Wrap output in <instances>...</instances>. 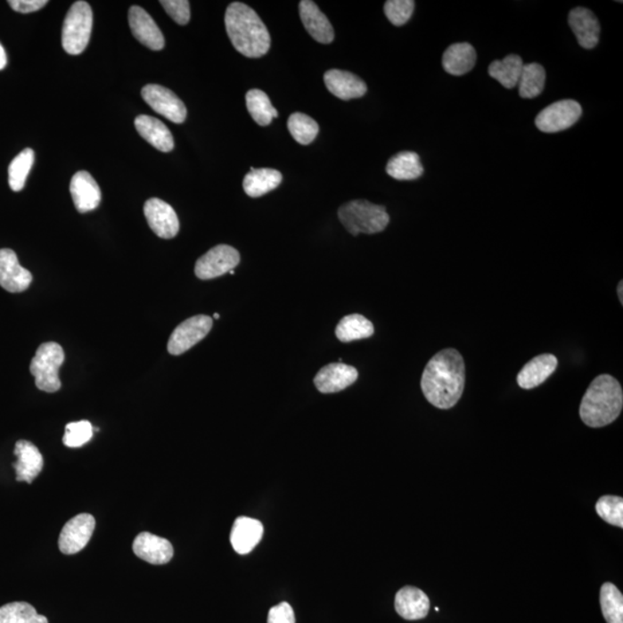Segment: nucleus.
Masks as SVG:
<instances>
[{
	"label": "nucleus",
	"instance_id": "1",
	"mask_svg": "<svg viewBox=\"0 0 623 623\" xmlns=\"http://www.w3.org/2000/svg\"><path fill=\"white\" fill-rule=\"evenodd\" d=\"M464 385V359L455 348H445L434 355L422 376V393L438 409L455 406L463 394Z\"/></svg>",
	"mask_w": 623,
	"mask_h": 623
},
{
	"label": "nucleus",
	"instance_id": "2",
	"mask_svg": "<svg viewBox=\"0 0 623 623\" xmlns=\"http://www.w3.org/2000/svg\"><path fill=\"white\" fill-rule=\"evenodd\" d=\"M225 29L234 49L248 58L268 53L270 35L257 12L245 4H230L225 12Z\"/></svg>",
	"mask_w": 623,
	"mask_h": 623
},
{
	"label": "nucleus",
	"instance_id": "3",
	"mask_svg": "<svg viewBox=\"0 0 623 623\" xmlns=\"http://www.w3.org/2000/svg\"><path fill=\"white\" fill-rule=\"evenodd\" d=\"M623 407V391L620 383L612 375L597 376L584 394L579 415L584 424L598 429L612 424Z\"/></svg>",
	"mask_w": 623,
	"mask_h": 623
},
{
	"label": "nucleus",
	"instance_id": "4",
	"mask_svg": "<svg viewBox=\"0 0 623 623\" xmlns=\"http://www.w3.org/2000/svg\"><path fill=\"white\" fill-rule=\"evenodd\" d=\"M339 218L352 236L382 233L390 221L386 207L374 205L367 200H354L344 203L340 207Z\"/></svg>",
	"mask_w": 623,
	"mask_h": 623
},
{
	"label": "nucleus",
	"instance_id": "5",
	"mask_svg": "<svg viewBox=\"0 0 623 623\" xmlns=\"http://www.w3.org/2000/svg\"><path fill=\"white\" fill-rule=\"evenodd\" d=\"M93 29V11L88 3L76 2L70 6L62 25V48L77 56L87 48Z\"/></svg>",
	"mask_w": 623,
	"mask_h": 623
},
{
	"label": "nucleus",
	"instance_id": "6",
	"mask_svg": "<svg viewBox=\"0 0 623 623\" xmlns=\"http://www.w3.org/2000/svg\"><path fill=\"white\" fill-rule=\"evenodd\" d=\"M65 354L58 343H43L30 363L31 374L38 389L45 393H56L61 388L60 368L64 363Z\"/></svg>",
	"mask_w": 623,
	"mask_h": 623
},
{
	"label": "nucleus",
	"instance_id": "7",
	"mask_svg": "<svg viewBox=\"0 0 623 623\" xmlns=\"http://www.w3.org/2000/svg\"><path fill=\"white\" fill-rule=\"evenodd\" d=\"M582 107L574 100H562L548 105L536 117V127L544 133H558L574 127L581 119Z\"/></svg>",
	"mask_w": 623,
	"mask_h": 623
},
{
	"label": "nucleus",
	"instance_id": "8",
	"mask_svg": "<svg viewBox=\"0 0 623 623\" xmlns=\"http://www.w3.org/2000/svg\"><path fill=\"white\" fill-rule=\"evenodd\" d=\"M241 262V254L229 245H217L208 250L195 264V275L200 280H213L225 275L237 267Z\"/></svg>",
	"mask_w": 623,
	"mask_h": 623
},
{
	"label": "nucleus",
	"instance_id": "9",
	"mask_svg": "<svg viewBox=\"0 0 623 623\" xmlns=\"http://www.w3.org/2000/svg\"><path fill=\"white\" fill-rule=\"evenodd\" d=\"M213 319L207 316H195L180 324L168 340V351L172 356L183 355L209 334Z\"/></svg>",
	"mask_w": 623,
	"mask_h": 623
},
{
	"label": "nucleus",
	"instance_id": "10",
	"mask_svg": "<svg viewBox=\"0 0 623 623\" xmlns=\"http://www.w3.org/2000/svg\"><path fill=\"white\" fill-rule=\"evenodd\" d=\"M141 95L149 107L172 123L183 124L186 120L185 104L170 89L160 85H147L141 90Z\"/></svg>",
	"mask_w": 623,
	"mask_h": 623
},
{
	"label": "nucleus",
	"instance_id": "11",
	"mask_svg": "<svg viewBox=\"0 0 623 623\" xmlns=\"http://www.w3.org/2000/svg\"><path fill=\"white\" fill-rule=\"evenodd\" d=\"M96 521L93 515L74 516L64 525L58 540L61 553L72 555L79 553L89 543L95 530Z\"/></svg>",
	"mask_w": 623,
	"mask_h": 623
},
{
	"label": "nucleus",
	"instance_id": "12",
	"mask_svg": "<svg viewBox=\"0 0 623 623\" xmlns=\"http://www.w3.org/2000/svg\"><path fill=\"white\" fill-rule=\"evenodd\" d=\"M143 211L149 228L154 231L156 236L163 239L177 236L179 219L174 208L168 203L158 198H152L144 203Z\"/></svg>",
	"mask_w": 623,
	"mask_h": 623
},
{
	"label": "nucleus",
	"instance_id": "13",
	"mask_svg": "<svg viewBox=\"0 0 623 623\" xmlns=\"http://www.w3.org/2000/svg\"><path fill=\"white\" fill-rule=\"evenodd\" d=\"M33 275L23 268L17 254L10 249L0 250V287L12 293L26 291L30 287Z\"/></svg>",
	"mask_w": 623,
	"mask_h": 623
},
{
	"label": "nucleus",
	"instance_id": "14",
	"mask_svg": "<svg viewBox=\"0 0 623 623\" xmlns=\"http://www.w3.org/2000/svg\"><path fill=\"white\" fill-rule=\"evenodd\" d=\"M128 22L133 37L147 48L160 51L166 45L162 31L143 7L132 6L128 11Z\"/></svg>",
	"mask_w": 623,
	"mask_h": 623
},
{
	"label": "nucleus",
	"instance_id": "15",
	"mask_svg": "<svg viewBox=\"0 0 623 623\" xmlns=\"http://www.w3.org/2000/svg\"><path fill=\"white\" fill-rule=\"evenodd\" d=\"M358 379V371L343 363L329 364L316 375L315 385L323 394H334L354 385Z\"/></svg>",
	"mask_w": 623,
	"mask_h": 623
},
{
	"label": "nucleus",
	"instance_id": "16",
	"mask_svg": "<svg viewBox=\"0 0 623 623\" xmlns=\"http://www.w3.org/2000/svg\"><path fill=\"white\" fill-rule=\"evenodd\" d=\"M74 206L81 214L95 210L100 206L102 194L99 184L87 171H79L70 184Z\"/></svg>",
	"mask_w": 623,
	"mask_h": 623
},
{
	"label": "nucleus",
	"instance_id": "17",
	"mask_svg": "<svg viewBox=\"0 0 623 623\" xmlns=\"http://www.w3.org/2000/svg\"><path fill=\"white\" fill-rule=\"evenodd\" d=\"M133 552L138 558L152 564H166L174 558L172 544L168 539L149 532H141L136 537L133 542Z\"/></svg>",
	"mask_w": 623,
	"mask_h": 623
},
{
	"label": "nucleus",
	"instance_id": "18",
	"mask_svg": "<svg viewBox=\"0 0 623 623\" xmlns=\"http://www.w3.org/2000/svg\"><path fill=\"white\" fill-rule=\"evenodd\" d=\"M326 87L340 100L360 99L367 93L365 82L347 70H329L324 76Z\"/></svg>",
	"mask_w": 623,
	"mask_h": 623
},
{
	"label": "nucleus",
	"instance_id": "19",
	"mask_svg": "<svg viewBox=\"0 0 623 623\" xmlns=\"http://www.w3.org/2000/svg\"><path fill=\"white\" fill-rule=\"evenodd\" d=\"M571 30L584 49H594L601 37V23L590 10L576 7L568 18Z\"/></svg>",
	"mask_w": 623,
	"mask_h": 623
},
{
	"label": "nucleus",
	"instance_id": "20",
	"mask_svg": "<svg viewBox=\"0 0 623 623\" xmlns=\"http://www.w3.org/2000/svg\"><path fill=\"white\" fill-rule=\"evenodd\" d=\"M299 14L305 29L316 42L329 45V43L334 41L335 33L332 23L315 2L301 0L299 3Z\"/></svg>",
	"mask_w": 623,
	"mask_h": 623
},
{
	"label": "nucleus",
	"instance_id": "21",
	"mask_svg": "<svg viewBox=\"0 0 623 623\" xmlns=\"http://www.w3.org/2000/svg\"><path fill=\"white\" fill-rule=\"evenodd\" d=\"M430 609L429 597L421 589L405 586L396 594L395 610L398 615L409 621L422 620Z\"/></svg>",
	"mask_w": 623,
	"mask_h": 623
},
{
	"label": "nucleus",
	"instance_id": "22",
	"mask_svg": "<svg viewBox=\"0 0 623 623\" xmlns=\"http://www.w3.org/2000/svg\"><path fill=\"white\" fill-rule=\"evenodd\" d=\"M264 536V525L260 521L248 516L238 517L231 530L230 542L238 554H249L260 543Z\"/></svg>",
	"mask_w": 623,
	"mask_h": 623
},
{
	"label": "nucleus",
	"instance_id": "23",
	"mask_svg": "<svg viewBox=\"0 0 623 623\" xmlns=\"http://www.w3.org/2000/svg\"><path fill=\"white\" fill-rule=\"evenodd\" d=\"M14 454L18 457L17 463L13 464L17 480L33 483L35 478L40 475L45 464L40 450L31 442L20 440L15 445Z\"/></svg>",
	"mask_w": 623,
	"mask_h": 623
},
{
	"label": "nucleus",
	"instance_id": "24",
	"mask_svg": "<svg viewBox=\"0 0 623 623\" xmlns=\"http://www.w3.org/2000/svg\"><path fill=\"white\" fill-rule=\"evenodd\" d=\"M556 367H558V359L555 356L550 354L537 356L525 364L517 374V383L523 389H532L546 381L554 373Z\"/></svg>",
	"mask_w": 623,
	"mask_h": 623
},
{
	"label": "nucleus",
	"instance_id": "25",
	"mask_svg": "<svg viewBox=\"0 0 623 623\" xmlns=\"http://www.w3.org/2000/svg\"><path fill=\"white\" fill-rule=\"evenodd\" d=\"M136 131L141 138L151 143L160 152H168L175 148L174 136L162 121L154 117L140 115L135 120Z\"/></svg>",
	"mask_w": 623,
	"mask_h": 623
},
{
	"label": "nucleus",
	"instance_id": "26",
	"mask_svg": "<svg viewBox=\"0 0 623 623\" xmlns=\"http://www.w3.org/2000/svg\"><path fill=\"white\" fill-rule=\"evenodd\" d=\"M477 53L469 43H455L445 51L442 66L447 73L460 77L475 68Z\"/></svg>",
	"mask_w": 623,
	"mask_h": 623
},
{
	"label": "nucleus",
	"instance_id": "27",
	"mask_svg": "<svg viewBox=\"0 0 623 623\" xmlns=\"http://www.w3.org/2000/svg\"><path fill=\"white\" fill-rule=\"evenodd\" d=\"M282 180L283 176L275 168H250V172L245 176L242 186L249 197L260 198L280 186Z\"/></svg>",
	"mask_w": 623,
	"mask_h": 623
},
{
	"label": "nucleus",
	"instance_id": "28",
	"mask_svg": "<svg viewBox=\"0 0 623 623\" xmlns=\"http://www.w3.org/2000/svg\"><path fill=\"white\" fill-rule=\"evenodd\" d=\"M387 174L396 180H414L424 174L419 155L414 152H401L388 160Z\"/></svg>",
	"mask_w": 623,
	"mask_h": 623
},
{
	"label": "nucleus",
	"instance_id": "29",
	"mask_svg": "<svg viewBox=\"0 0 623 623\" xmlns=\"http://www.w3.org/2000/svg\"><path fill=\"white\" fill-rule=\"evenodd\" d=\"M524 62L517 54H509L503 61H495L489 65L488 74L500 82L504 88L512 89L519 84Z\"/></svg>",
	"mask_w": 623,
	"mask_h": 623
},
{
	"label": "nucleus",
	"instance_id": "30",
	"mask_svg": "<svg viewBox=\"0 0 623 623\" xmlns=\"http://www.w3.org/2000/svg\"><path fill=\"white\" fill-rule=\"evenodd\" d=\"M374 326L370 320L360 315L344 316L336 327L337 339L343 343L368 339L373 336Z\"/></svg>",
	"mask_w": 623,
	"mask_h": 623
},
{
	"label": "nucleus",
	"instance_id": "31",
	"mask_svg": "<svg viewBox=\"0 0 623 623\" xmlns=\"http://www.w3.org/2000/svg\"><path fill=\"white\" fill-rule=\"evenodd\" d=\"M546 84V72L542 65L537 62L524 64L519 84L520 96L522 99H535L543 93Z\"/></svg>",
	"mask_w": 623,
	"mask_h": 623
},
{
	"label": "nucleus",
	"instance_id": "32",
	"mask_svg": "<svg viewBox=\"0 0 623 623\" xmlns=\"http://www.w3.org/2000/svg\"><path fill=\"white\" fill-rule=\"evenodd\" d=\"M246 105L250 115L260 127H268L278 117L277 110L273 107L267 94L260 89H252L246 94Z\"/></svg>",
	"mask_w": 623,
	"mask_h": 623
},
{
	"label": "nucleus",
	"instance_id": "33",
	"mask_svg": "<svg viewBox=\"0 0 623 623\" xmlns=\"http://www.w3.org/2000/svg\"><path fill=\"white\" fill-rule=\"evenodd\" d=\"M0 623H49L29 603L14 602L0 607Z\"/></svg>",
	"mask_w": 623,
	"mask_h": 623
},
{
	"label": "nucleus",
	"instance_id": "34",
	"mask_svg": "<svg viewBox=\"0 0 623 623\" xmlns=\"http://www.w3.org/2000/svg\"><path fill=\"white\" fill-rule=\"evenodd\" d=\"M601 606L607 623H623V595L613 583L603 584Z\"/></svg>",
	"mask_w": 623,
	"mask_h": 623
},
{
	"label": "nucleus",
	"instance_id": "35",
	"mask_svg": "<svg viewBox=\"0 0 623 623\" xmlns=\"http://www.w3.org/2000/svg\"><path fill=\"white\" fill-rule=\"evenodd\" d=\"M288 128L292 138L303 146L312 143L320 129L315 119L300 112L292 113L289 117Z\"/></svg>",
	"mask_w": 623,
	"mask_h": 623
},
{
	"label": "nucleus",
	"instance_id": "36",
	"mask_svg": "<svg viewBox=\"0 0 623 623\" xmlns=\"http://www.w3.org/2000/svg\"><path fill=\"white\" fill-rule=\"evenodd\" d=\"M33 164L34 151L30 148H26L12 160L9 168V184L12 190L14 192L23 190Z\"/></svg>",
	"mask_w": 623,
	"mask_h": 623
},
{
	"label": "nucleus",
	"instance_id": "37",
	"mask_svg": "<svg viewBox=\"0 0 623 623\" xmlns=\"http://www.w3.org/2000/svg\"><path fill=\"white\" fill-rule=\"evenodd\" d=\"M595 512L605 522L623 528V499L621 496H602L595 504Z\"/></svg>",
	"mask_w": 623,
	"mask_h": 623
},
{
	"label": "nucleus",
	"instance_id": "38",
	"mask_svg": "<svg viewBox=\"0 0 623 623\" xmlns=\"http://www.w3.org/2000/svg\"><path fill=\"white\" fill-rule=\"evenodd\" d=\"M94 429L88 421L70 422L66 425L62 442L70 448H79L93 438Z\"/></svg>",
	"mask_w": 623,
	"mask_h": 623
},
{
	"label": "nucleus",
	"instance_id": "39",
	"mask_svg": "<svg viewBox=\"0 0 623 623\" xmlns=\"http://www.w3.org/2000/svg\"><path fill=\"white\" fill-rule=\"evenodd\" d=\"M414 5L413 0H388L385 4L386 17L394 26L406 25L413 17Z\"/></svg>",
	"mask_w": 623,
	"mask_h": 623
},
{
	"label": "nucleus",
	"instance_id": "40",
	"mask_svg": "<svg viewBox=\"0 0 623 623\" xmlns=\"http://www.w3.org/2000/svg\"><path fill=\"white\" fill-rule=\"evenodd\" d=\"M168 17L180 26H185L191 20V6L187 0H162L160 2Z\"/></svg>",
	"mask_w": 623,
	"mask_h": 623
},
{
	"label": "nucleus",
	"instance_id": "41",
	"mask_svg": "<svg viewBox=\"0 0 623 623\" xmlns=\"http://www.w3.org/2000/svg\"><path fill=\"white\" fill-rule=\"evenodd\" d=\"M267 623H296L295 612L289 603L283 602L272 607Z\"/></svg>",
	"mask_w": 623,
	"mask_h": 623
},
{
	"label": "nucleus",
	"instance_id": "42",
	"mask_svg": "<svg viewBox=\"0 0 623 623\" xmlns=\"http://www.w3.org/2000/svg\"><path fill=\"white\" fill-rule=\"evenodd\" d=\"M9 4L12 9L23 14L33 13L48 5L46 0H10Z\"/></svg>",
	"mask_w": 623,
	"mask_h": 623
},
{
	"label": "nucleus",
	"instance_id": "43",
	"mask_svg": "<svg viewBox=\"0 0 623 623\" xmlns=\"http://www.w3.org/2000/svg\"><path fill=\"white\" fill-rule=\"evenodd\" d=\"M6 65H7L6 51H5V49H4V46L2 45H0V70L5 69Z\"/></svg>",
	"mask_w": 623,
	"mask_h": 623
},
{
	"label": "nucleus",
	"instance_id": "44",
	"mask_svg": "<svg viewBox=\"0 0 623 623\" xmlns=\"http://www.w3.org/2000/svg\"><path fill=\"white\" fill-rule=\"evenodd\" d=\"M623 282L621 281L620 283H619L618 287V296L619 299H620V304L623 305Z\"/></svg>",
	"mask_w": 623,
	"mask_h": 623
},
{
	"label": "nucleus",
	"instance_id": "45",
	"mask_svg": "<svg viewBox=\"0 0 623 623\" xmlns=\"http://www.w3.org/2000/svg\"><path fill=\"white\" fill-rule=\"evenodd\" d=\"M214 319H219V315H218V313H215V315H214Z\"/></svg>",
	"mask_w": 623,
	"mask_h": 623
}]
</instances>
